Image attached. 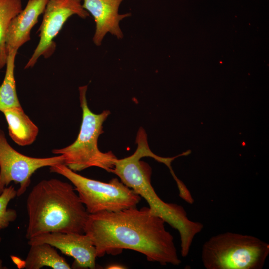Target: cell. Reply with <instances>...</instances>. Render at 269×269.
<instances>
[{
  "instance_id": "obj_12",
  "label": "cell",
  "mask_w": 269,
  "mask_h": 269,
  "mask_svg": "<svg viewBox=\"0 0 269 269\" xmlns=\"http://www.w3.org/2000/svg\"><path fill=\"white\" fill-rule=\"evenodd\" d=\"M3 113L8 123L9 136L16 144L25 146L35 141L38 128L25 113L21 106L7 109Z\"/></svg>"
},
{
  "instance_id": "obj_9",
  "label": "cell",
  "mask_w": 269,
  "mask_h": 269,
  "mask_svg": "<svg viewBox=\"0 0 269 269\" xmlns=\"http://www.w3.org/2000/svg\"><path fill=\"white\" fill-rule=\"evenodd\" d=\"M40 243L49 244L72 257L74 259L73 268H96V248L85 233L50 232L33 237L28 241L29 245Z\"/></svg>"
},
{
  "instance_id": "obj_18",
  "label": "cell",
  "mask_w": 269,
  "mask_h": 269,
  "mask_svg": "<svg viewBox=\"0 0 269 269\" xmlns=\"http://www.w3.org/2000/svg\"><path fill=\"white\" fill-rule=\"evenodd\" d=\"M1 241V238L0 237V242ZM3 267H4L3 266V265H2V261L1 259H0V269L4 268Z\"/></svg>"
},
{
  "instance_id": "obj_15",
  "label": "cell",
  "mask_w": 269,
  "mask_h": 269,
  "mask_svg": "<svg viewBox=\"0 0 269 269\" xmlns=\"http://www.w3.org/2000/svg\"><path fill=\"white\" fill-rule=\"evenodd\" d=\"M22 9L21 0H0V69L6 64L8 54L5 48V35L11 21Z\"/></svg>"
},
{
  "instance_id": "obj_2",
  "label": "cell",
  "mask_w": 269,
  "mask_h": 269,
  "mask_svg": "<svg viewBox=\"0 0 269 269\" xmlns=\"http://www.w3.org/2000/svg\"><path fill=\"white\" fill-rule=\"evenodd\" d=\"M135 151L131 155L116 159L111 173L116 174L124 184L133 189L148 203L151 212L176 229L180 235L181 256H188L195 236L203 229L199 222L190 220L184 208L176 203L164 202L157 194L151 182L150 166L141 158L157 155L150 150L145 130L140 127L137 132Z\"/></svg>"
},
{
  "instance_id": "obj_8",
  "label": "cell",
  "mask_w": 269,
  "mask_h": 269,
  "mask_svg": "<svg viewBox=\"0 0 269 269\" xmlns=\"http://www.w3.org/2000/svg\"><path fill=\"white\" fill-rule=\"evenodd\" d=\"M38 29L40 40L24 69L33 67L40 56L50 57L56 49L54 38L68 19L77 15L85 19L89 12L83 8L81 0H49Z\"/></svg>"
},
{
  "instance_id": "obj_7",
  "label": "cell",
  "mask_w": 269,
  "mask_h": 269,
  "mask_svg": "<svg viewBox=\"0 0 269 269\" xmlns=\"http://www.w3.org/2000/svg\"><path fill=\"white\" fill-rule=\"evenodd\" d=\"M62 155L47 158H35L21 154L8 143L0 128V195L11 182L20 186L17 196L22 195L31 184L32 175L39 169L64 164Z\"/></svg>"
},
{
  "instance_id": "obj_10",
  "label": "cell",
  "mask_w": 269,
  "mask_h": 269,
  "mask_svg": "<svg viewBox=\"0 0 269 269\" xmlns=\"http://www.w3.org/2000/svg\"><path fill=\"white\" fill-rule=\"evenodd\" d=\"M124 0H83L82 6L94 18L96 30L93 41L100 46L105 35L109 32L118 39L123 37L119 26L123 19L131 16L130 13L119 14V7Z\"/></svg>"
},
{
  "instance_id": "obj_3",
  "label": "cell",
  "mask_w": 269,
  "mask_h": 269,
  "mask_svg": "<svg viewBox=\"0 0 269 269\" xmlns=\"http://www.w3.org/2000/svg\"><path fill=\"white\" fill-rule=\"evenodd\" d=\"M26 209L28 240L50 232L84 234L89 214L73 185L55 178L42 180L33 187Z\"/></svg>"
},
{
  "instance_id": "obj_11",
  "label": "cell",
  "mask_w": 269,
  "mask_h": 269,
  "mask_svg": "<svg viewBox=\"0 0 269 269\" xmlns=\"http://www.w3.org/2000/svg\"><path fill=\"white\" fill-rule=\"evenodd\" d=\"M49 0H29L26 6L11 21L5 35V48L7 53L18 51L31 39V31L43 14Z\"/></svg>"
},
{
  "instance_id": "obj_16",
  "label": "cell",
  "mask_w": 269,
  "mask_h": 269,
  "mask_svg": "<svg viewBox=\"0 0 269 269\" xmlns=\"http://www.w3.org/2000/svg\"><path fill=\"white\" fill-rule=\"evenodd\" d=\"M17 196V191L13 185L6 187L0 195V230L7 228L16 220L15 210L7 209L10 201Z\"/></svg>"
},
{
  "instance_id": "obj_5",
  "label": "cell",
  "mask_w": 269,
  "mask_h": 269,
  "mask_svg": "<svg viewBox=\"0 0 269 269\" xmlns=\"http://www.w3.org/2000/svg\"><path fill=\"white\" fill-rule=\"evenodd\" d=\"M269 254V244L261 239L226 232L203 244L201 259L206 269H261Z\"/></svg>"
},
{
  "instance_id": "obj_14",
  "label": "cell",
  "mask_w": 269,
  "mask_h": 269,
  "mask_svg": "<svg viewBox=\"0 0 269 269\" xmlns=\"http://www.w3.org/2000/svg\"><path fill=\"white\" fill-rule=\"evenodd\" d=\"M18 51L12 50L8 54L6 72L0 86V111L21 106L17 96L14 76L15 60Z\"/></svg>"
},
{
  "instance_id": "obj_1",
  "label": "cell",
  "mask_w": 269,
  "mask_h": 269,
  "mask_svg": "<svg viewBox=\"0 0 269 269\" xmlns=\"http://www.w3.org/2000/svg\"><path fill=\"white\" fill-rule=\"evenodd\" d=\"M165 223L149 207L138 209L135 207L89 214L84 233L95 246L97 257L106 254L116 255L123 249H130L161 265H179L181 261Z\"/></svg>"
},
{
  "instance_id": "obj_17",
  "label": "cell",
  "mask_w": 269,
  "mask_h": 269,
  "mask_svg": "<svg viewBox=\"0 0 269 269\" xmlns=\"http://www.w3.org/2000/svg\"><path fill=\"white\" fill-rule=\"evenodd\" d=\"M106 269H125L124 266L118 265V264H112L110 265L106 268Z\"/></svg>"
},
{
  "instance_id": "obj_13",
  "label": "cell",
  "mask_w": 269,
  "mask_h": 269,
  "mask_svg": "<svg viewBox=\"0 0 269 269\" xmlns=\"http://www.w3.org/2000/svg\"><path fill=\"white\" fill-rule=\"evenodd\" d=\"M30 249L23 267L26 269H39L43 267L53 269H70L72 268L56 248L47 243L30 245Z\"/></svg>"
},
{
  "instance_id": "obj_4",
  "label": "cell",
  "mask_w": 269,
  "mask_h": 269,
  "mask_svg": "<svg viewBox=\"0 0 269 269\" xmlns=\"http://www.w3.org/2000/svg\"><path fill=\"white\" fill-rule=\"evenodd\" d=\"M87 87V85L79 87L82 119L77 139L71 145L54 149L52 152L55 154L62 155L64 164L73 171L97 167L111 172L117 158L111 151L101 152L98 146L99 137L103 133V123L110 112L104 110L100 114H95L91 111L86 98Z\"/></svg>"
},
{
  "instance_id": "obj_6",
  "label": "cell",
  "mask_w": 269,
  "mask_h": 269,
  "mask_svg": "<svg viewBox=\"0 0 269 269\" xmlns=\"http://www.w3.org/2000/svg\"><path fill=\"white\" fill-rule=\"evenodd\" d=\"M51 172L63 176L73 185L89 214L102 211L118 212L136 207L141 197L118 178L108 183L77 174L64 164L49 167Z\"/></svg>"
}]
</instances>
